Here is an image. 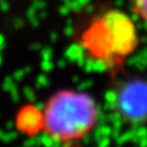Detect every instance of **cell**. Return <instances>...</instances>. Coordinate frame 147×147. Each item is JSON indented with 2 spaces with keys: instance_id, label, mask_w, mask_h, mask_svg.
<instances>
[{
  "instance_id": "cell-2",
  "label": "cell",
  "mask_w": 147,
  "mask_h": 147,
  "mask_svg": "<svg viewBox=\"0 0 147 147\" xmlns=\"http://www.w3.org/2000/svg\"><path fill=\"white\" fill-rule=\"evenodd\" d=\"M99 109L93 96L74 89L58 90L42 111V130L55 141L74 143L94 130Z\"/></svg>"
},
{
  "instance_id": "cell-3",
  "label": "cell",
  "mask_w": 147,
  "mask_h": 147,
  "mask_svg": "<svg viewBox=\"0 0 147 147\" xmlns=\"http://www.w3.org/2000/svg\"><path fill=\"white\" fill-rule=\"evenodd\" d=\"M120 116L131 123L147 121V81L134 79L122 85L117 95Z\"/></svg>"
},
{
  "instance_id": "cell-1",
  "label": "cell",
  "mask_w": 147,
  "mask_h": 147,
  "mask_svg": "<svg viewBox=\"0 0 147 147\" xmlns=\"http://www.w3.org/2000/svg\"><path fill=\"white\" fill-rule=\"evenodd\" d=\"M81 44L93 60L109 72L119 73L136 50L138 35L135 24L125 13L110 9L90 21L82 33Z\"/></svg>"
},
{
  "instance_id": "cell-4",
  "label": "cell",
  "mask_w": 147,
  "mask_h": 147,
  "mask_svg": "<svg viewBox=\"0 0 147 147\" xmlns=\"http://www.w3.org/2000/svg\"><path fill=\"white\" fill-rule=\"evenodd\" d=\"M131 7L132 11L147 27V0H131Z\"/></svg>"
}]
</instances>
